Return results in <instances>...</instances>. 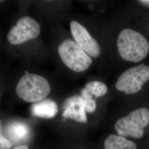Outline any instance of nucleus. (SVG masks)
<instances>
[{
    "instance_id": "nucleus-1",
    "label": "nucleus",
    "mask_w": 149,
    "mask_h": 149,
    "mask_svg": "<svg viewBox=\"0 0 149 149\" xmlns=\"http://www.w3.org/2000/svg\"><path fill=\"white\" fill-rule=\"evenodd\" d=\"M118 50L123 59L133 63H139L149 53V43L140 33L125 28L118 37Z\"/></svg>"
},
{
    "instance_id": "nucleus-2",
    "label": "nucleus",
    "mask_w": 149,
    "mask_h": 149,
    "mask_svg": "<svg viewBox=\"0 0 149 149\" xmlns=\"http://www.w3.org/2000/svg\"><path fill=\"white\" fill-rule=\"evenodd\" d=\"M50 86L43 76L26 71L17 84L16 92L18 96L27 102L43 100L50 93Z\"/></svg>"
},
{
    "instance_id": "nucleus-3",
    "label": "nucleus",
    "mask_w": 149,
    "mask_h": 149,
    "mask_svg": "<svg viewBox=\"0 0 149 149\" xmlns=\"http://www.w3.org/2000/svg\"><path fill=\"white\" fill-rule=\"evenodd\" d=\"M149 122V109L140 108L118 119L114 128L119 136L139 139L143 136L144 129Z\"/></svg>"
},
{
    "instance_id": "nucleus-4",
    "label": "nucleus",
    "mask_w": 149,
    "mask_h": 149,
    "mask_svg": "<svg viewBox=\"0 0 149 149\" xmlns=\"http://www.w3.org/2000/svg\"><path fill=\"white\" fill-rule=\"evenodd\" d=\"M58 53L63 63L75 72L85 71L92 63V60L87 54L72 40L68 39L61 43Z\"/></svg>"
},
{
    "instance_id": "nucleus-5",
    "label": "nucleus",
    "mask_w": 149,
    "mask_h": 149,
    "mask_svg": "<svg viewBox=\"0 0 149 149\" xmlns=\"http://www.w3.org/2000/svg\"><path fill=\"white\" fill-rule=\"evenodd\" d=\"M149 80V66L144 64L129 68L123 72L116 84V88L125 95L137 93Z\"/></svg>"
},
{
    "instance_id": "nucleus-6",
    "label": "nucleus",
    "mask_w": 149,
    "mask_h": 149,
    "mask_svg": "<svg viewBox=\"0 0 149 149\" xmlns=\"http://www.w3.org/2000/svg\"><path fill=\"white\" fill-rule=\"evenodd\" d=\"M40 30L37 22L30 17L25 16L18 19L16 26L11 28L7 38L12 44L19 45L36 38Z\"/></svg>"
},
{
    "instance_id": "nucleus-7",
    "label": "nucleus",
    "mask_w": 149,
    "mask_h": 149,
    "mask_svg": "<svg viewBox=\"0 0 149 149\" xmlns=\"http://www.w3.org/2000/svg\"><path fill=\"white\" fill-rule=\"evenodd\" d=\"M70 28L76 43L86 53L93 58H97L100 55V45L82 24L76 21H72L70 22Z\"/></svg>"
},
{
    "instance_id": "nucleus-8",
    "label": "nucleus",
    "mask_w": 149,
    "mask_h": 149,
    "mask_svg": "<svg viewBox=\"0 0 149 149\" xmlns=\"http://www.w3.org/2000/svg\"><path fill=\"white\" fill-rule=\"evenodd\" d=\"M63 116L78 122H87L85 107L81 96H71L65 101Z\"/></svg>"
},
{
    "instance_id": "nucleus-9",
    "label": "nucleus",
    "mask_w": 149,
    "mask_h": 149,
    "mask_svg": "<svg viewBox=\"0 0 149 149\" xmlns=\"http://www.w3.org/2000/svg\"><path fill=\"white\" fill-rule=\"evenodd\" d=\"M6 133L11 141L15 143L26 142L31 136L29 127L24 123L20 122L9 124L6 129Z\"/></svg>"
},
{
    "instance_id": "nucleus-10",
    "label": "nucleus",
    "mask_w": 149,
    "mask_h": 149,
    "mask_svg": "<svg viewBox=\"0 0 149 149\" xmlns=\"http://www.w3.org/2000/svg\"><path fill=\"white\" fill-rule=\"evenodd\" d=\"M32 114L38 117L53 118L58 112L57 104L51 100H45L34 104L31 108Z\"/></svg>"
},
{
    "instance_id": "nucleus-11",
    "label": "nucleus",
    "mask_w": 149,
    "mask_h": 149,
    "mask_svg": "<svg viewBox=\"0 0 149 149\" xmlns=\"http://www.w3.org/2000/svg\"><path fill=\"white\" fill-rule=\"evenodd\" d=\"M104 149H137L133 141L114 134L108 136L104 142Z\"/></svg>"
},
{
    "instance_id": "nucleus-12",
    "label": "nucleus",
    "mask_w": 149,
    "mask_h": 149,
    "mask_svg": "<svg viewBox=\"0 0 149 149\" xmlns=\"http://www.w3.org/2000/svg\"><path fill=\"white\" fill-rule=\"evenodd\" d=\"M85 88L91 95L95 96L96 98L105 95L108 91L106 85L98 81H92L88 83Z\"/></svg>"
},
{
    "instance_id": "nucleus-13",
    "label": "nucleus",
    "mask_w": 149,
    "mask_h": 149,
    "mask_svg": "<svg viewBox=\"0 0 149 149\" xmlns=\"http://www.w3.org/2000/svg\"><path fill=\"white\" fill-rule=\"evenodd\" d=\"M81 97L84 103L86 112L93 113L96 111V102L92 98V96L85 88L81 91Z\"/></svg>"
},
{
    "instance_id": "nucleus-14",
    "label": "nucleus",
    "mask_w": 149,
    "mask_h": 149,
    "mask_svg": "<svg viewBox=\"0 0 149 149\" xmlns=\"http://www.w3.org/2000/svg\"><path fill=\"white\" fill-rule=\"evenodd\" d=\"M0 144L1 149H10L12 146L11 142L2 134L0 136Z\"/></svg>"
},
{
    "instance_id": "nucleus-15",
    "label": "nucleus",
    "mask_w": 149,
    "mask_h": 149,
    "mask_svg": "<svg viewBox=\"0 0 149 149\" xmlns=\"http://www.w3.org/2000/svg\"><path fill=\"white\" fill-rule=\"evenodd\" d=\"M138 2L141 5L144 6L145 7L149 8V0H140Z\"/></svg>"
},
{
    "instance_id": "nucleus-16",
    "label": "nucleus",
    "mask_w": 149,
    "mask_h": 149,
    "mask_svg": "<svg viewBox=\"0 0 149 149\" xmlns=\"http://www.w3.org/2000/svg\"><path fill=\"white\" fill-rule=\"evenodd\" d=\"M13 149H29L28 147L26 145H21L19 146H17Z\"/></svg>"
}]
</instances>
